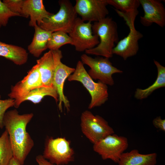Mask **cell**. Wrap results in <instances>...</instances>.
<instances>
[{
	"label": "cell",
	"instance_id": "cell-1",
	"mask_svg": "<svg viewBox=\"0 0 165 165\" xmlns=\"http://www.w3.org/2000/svg\"><path fill=\"white\" fill-rule=\"evenodd\" d=\"M33 116L32 113L20 114L14 109L6 112L4 116L3 125L9 134L13 157L21 165H24L34 146V141L26 130Z\"/></svg>",
	"mask_w": 165,
	"mask_h": 165
},
{
	"label": "cell",
	"instance_id": "cell-2",
	"mask_svg": "<svg viewBox=\"0 0 165 165\" xmlns=\"http://www.w3.org/2000/svg\"><path fill=\"white\" fill-rule=\"evenodd\" d=\"M94 34L100 38L99 43L94 48L85 51L86 54L110 58L113 56L115 43L119 41L116 23L110 17H106L92 25Z\"/></svg>",
	"mask_w": 165,
	"mask_h": 165
},
{
	"label": "cell",
	"instance_id": "cell-3",
	"mask_svg": "<svg viewBox=\"0 0 165 165\" xmlns=\"http://www.w3.org/2000/svg\"><path fill=\"white\" fill-rule=\"evenodd\" d=\"M68 80L80 82L88 91L91 97L88 107L90 109L101 106L108 99L107 85L100 81L97 82H94L88 75L81 61H78L74 72L68 77Z\"/></svg>",
	"mask_w": 165,
	"mask_h": 165
},
{
	"label": "cell",
	"instance_id": "cell-4",
	"mask_svg": "<svg viewBox=\"0 0 165 165\" xmlns=\"http://www.w3.org/2000/svg\"><path fill=\"white\" fill-rule=\"evenodd\" d=\"M59 4L60 9L58 11L44 19L38 26L44 30L52 32L62 31L68 34L77 17V14L69 0H60Z\"/></svg>",
	"mask_w": 165,
	"mask_h": 165
},
{
	"label": "cell",
	"instance_id": "cell-5",
	"mask_svg": "<svg viewBox=\"0 0 165 165\" xmlns=\"http://www.w3.org/2000/svg\"><path fill=\"white\" fill-rule=\"evenodd\" d=\"M70 144L65 137H47L42 156L54 164H68L74 160V152Z\"/></svg>",
	"mask_w": 165,
	"mask_h": 165
},
{
	"label": "cell",
	"instance_id": "cell-6",
	"mask_svg": "<svg viewBox=\"0 0 165 165\" xmlns=\"http://www.w3.org/2000/svg\"><path fill=\"white\" fill-rule=\"evenodd\" d=\"M80 126L82 133L94 144L114 133L113 129L105 119L88 110L82 113Z\"/></svg>",
	"mask_w": 165,
	"mask_h": 165
},
{
	"label": "cell",
	"instance_id": "cell-7",
	"mask_svg": "<svg viewBox=\"0 0 165 165\" xmlns=\"http://www.w3.org/2000/svg\"><path fill=\"white\" fill-rule=\"evenodd\" d=\"M109 59L99 56L93 58L86 54L81 56L82 63L90 68L88 73L93 79H97L106 85L112 86L114 83L112 75L123 71L113 66Z\"/></svg>",
	"mask_w": 165,
	"mask_h": 165
},
{
	"label": "cell",
	"instance_id": "cell-8",
	"mask_svg": "<svg viewBox=\"0 0 165 165\" xmlns=\"http://www.w3.org/2000/svg\"><path fill=\"white\" fill-rule=\"evenodd\" d=\"M91 22H84L77 17L68 33L72 40L71 45L76 51L83 52L92 49L99 43V37L93 32Z\"/></svg>",
	"mask_w": 165,
	"mask_h": 165
},
{
	"label": "cell",
	"instance_id": "cell-9",
	"mask_svg": "<svg viewBox=\"0 0 165 165\" xmlns=\"http://www.w3.org/2000/svg\"><path fill=\"white\" fill-rule=\"evenodd\" d=\"M128 146L127 138L115 134L109 135L94 144L93 150L103 160L110 159L118 163Z\"/></svg>",
	"mask_w": 165,
	"mask_h": 165
},
{
	"label": "cell",
	"instance_id": "cell-10",
	"mask_svg": "<svg viewBox=\"0 0 165 165\" xmlns=\"http://www.w3.org/2000/svg\"><path fill=\"white\" fill-rule=\"evenodd\" d=\"M55 63V68L53 79V85L56 88L58 96L59 110L62 112V104L63 103L68 112L70 111L69 101L64 93V86L65 81L73 73L75 68L69 67L61 61L63 57L62 52L59 50H52Z\"/></svg>",
	"mask_w": 165,
	"mask_h": 165
},
{
	"label": "cell",
	"instance_id": "cell-11",
	"mask_svg": "<svg viewBox=\"0 0 165 165\" xmlns=\"http://www.w3.org/2000/svg\"><path fill=\"white\" fill-rule=\"evenodd\" d=\"M107 0H76L74 6L77 14L83 21L98 22L109 14Z\"/></svg>",
	"mask_w": 165,
	"mask_h": 165
},
{
	"label": "cell",
	"instance_id": "cell-12",
	"mask_svg": "<svg viewBox=\"0 0 165 165\" xmlns=\"http://www.w3.org/2000/svg\"><path fill=\"white\" fill-rule=\"evenodd\" d=\"M144 11L140 16V22L144 26L149 27L154 23L161 27L165 26V8L161 1L139 0Z\"/></svg>",
	"mask_w": 165,
	"mask_h": 165
},
{
	"label": "cell",
	"instance_id": "cell-13",
	"mask_svg": "<svg viewBox=\"0 0 165 165\" xmlns=\"http://www.w3.org/2000/svg\"><path fill=\"white\" fill-rule=\"evenodd\" d=\"M43 86L40 74L36 64L23 79L12 86L8 96L10 98L16 100L26 96L34 89Z\"/></svg>",
	"mask_w": 165,
	"mask_h": 165
},
{
	"label": "cell",
	"instance_id": "cell-14",
	"mask_svg": "<svg viewBox=\"0 0 165 165\" xmlns=\"http://www.w3.org/2000/svg\"><path fill=\"white\" fill-rule=\"evenodd\" d=\"M129 28L130 31L128 35L119 41L112 50L113 54L121 57L124 60L137 54L139 49L138 41L143 37L134 26Z\"/></svg>",
	"mask_w": 165,
	"mask_h": 165
},
{
	"label": "cell",
	"instance_id": "cell-15",
	"mask_svg": "<svg viewBox=\"0 0 165 165\" xmlns=\"http://www.w3.org/2000/svg\"><path fill=\"white\" fill-rule=\"evenodd\" d=\"M52 14L46 10L42 0H25L20 15L27 18L30 17L29 25L34 27Z\"/></svg>",
	"mask_w": 165,
	"mask_h": 165
},
{
	"label": "cell",
	"instance_id": "cell-16",
	"mask_svg": "<svg viewBox=\"0 0 165 165\" xmlns=\"http://www.w3.org/2000/svg\"><path fill=\"white\" fill-rule=\"evenodd\" d=\"M108 5L112 6L128 27L134 25L136 18L138 14V9L140 5L139 0H107Z\"/></svg>",
	"mask_w": 165,
	"mask_h": 165
},
{
	"label": "cell",
	"instance_id": "cell-17",
	"mask_svg": "<svg viewBox=\"0 0 165 165\" xmlns=\"http://www.w3.org/2000/svg\"><path fill=\"white\" fill-rule=\"evenodd\" d=\"M36 62L43 85L48 86H53L55 63L52 50H49L44 53Z\"/></svg>",
	"mask_w": 165,
	"mask_h": 165
},
{
	"label": "cell",
	"instance_id": "cell-18",
	"mask_svg": "<svg viewBox=\"0 0 165 165\" xmlns=\"http://www.w3.org/2000/svg\"><path fill=\"white\" fill-rule=\"evenodd\" d=\"M157 154L156 153L143 154L137 149L123 152L118 162L119 165H156Z\"/></svg>",
	"mask_w": 165,
	"mask_h": 165
},
{
	"label": "cell",
	"instance_id": "cell-19",
	"mask_svg": "<svg viewBox=\"0 0 165 165\" xmlns=\"http://www.w3.org/2000/svg\"><path fill=\"white\" fill-rule=\"evenodd\" d=\"M0 56L18 65L25 64L28 59V53L24 48L17 46L7 44L0 41Z\"/></svg>",
	"mask_w": 165,
	"mask_h": 165
},
{
	"label": "cell",
	"instance_id": "cell-20",
	"mask_svg": "<svg viewBox=\"0 0 165 165\" xmlns=\"http://www.w3.org/2000/svg\"><path fill=\"white\" fill-rule=\"evenodd\" d=\"M47 96L53 98L56 102L59 101L57 92L53 85L50 86H43L32 90L24 97L15 100L14 107L17 108L22 102L26 101H31L34 104H38Z\"/></svg>",
	"mask_w": 165,
	"mask_h": 165
},
{
	"label": "cell",
	"instance_id": "cell-21",
	"mask_svg": "<svg viewBox=\"0 0 165 165\" xmlns=\"http://www.w3.org/2000/svg\"><path fill=\"white\" fill-rule=\"evenodd\" d=\"M34 28V37L31 42L28 46V49L34 57H38L47 49V44L52 32L42 29L38 25Z\"/></svg>",
	"mask_w": 165,
	"mask_h": 165
},
{
	"label": "cell",
	"instance_id": "cell-22",
	"mask_svg": "<svg viewBox=\"0 0 165 165\" xmlns=\"http://www.w3.org/2000/svg\"><path fill=\"white\" fill-rule=\"evenodd\" d=\"M154 62L157 70V78L153 84L148 87L144 89L138 88L136 89L134 97L137 99H145L155 90L165 86V67L155 60Z\"/></svg>",
	"mask_w": 165,
	"mask_h": 165
},
{
	"label": "cell",
	"instance_id": "cell-23",
	"mask_svg": "<svg viewBox=\"0 0 165 165\" xmlns=\"http://www.w3.org/2000/svg\"><path fill=\"white\" fill-rule=\"evenodd\" d=\"M13 157L9 134L5 130L0 136V165H9Z\"/></svg>",
	"mask_w": 165,
	"mask_h": 165
},
{
	"label": "cell",
	"instance_id": "cell-24",
	"mask_svg": "<svg viewBox=\"0 0 165 165\" xmlns=\"http://www.w3.org/2000/svg\"><path fill=\"white\" fill-rule=\"evenodd\" d=\"M71 43V39L67 33L62 31H57L52 33L47 42V48L50 50H56L65 45Z\"/></svg>",
	"mask_w": 165,
	"mask_h": 165
},
{
	"label": "cell",
	"instance_id": "cell-25",
	"mask_svg": "<svg viewBox=\"0 0 165 165\" xmlns=\"http://www.w3.org/2000/svg\"><path fill=\"white\" fill-rule=\"evenodd\" d=\"M16 16H21L11 11L3 2L0 0V28L7 25L10 18Z\"/></svg>",
	"mask_w": 165,
	"mask_h": 165
},
{
	"label": "cell",
	"instance_id": "cell-26",
	"mask_svg": "<svg viewBox=\"0 0 165 165\" xmlns=\"http://www.w3.org/2000/svg\"><path fill=\"white\" fill-rule=\"evenodd\" d=\"M0 95V129L3 127V120L6 111L9 108L14 106L15 100L10 98L5 100L1 99Z\"/></svg>",
	"mask_w": 165,
	"mask_h": 165
},
{
	"label": "cell",
	"instance_id": "cell-27",
	"mask_svg": "<svg viewBox=\"0 0 165 165\" xmlns=\"http://www.w3.org/2000/svg\"><path fill=\"white\" fill-rule=\"evenodd\" d=\"M24 1L23 0H4L2 2L11 11L20 15Z\"/></svg>",
	"mask_w": 165,
	"mask_h": 165
},
{
	"label": "cell",
	"instance_id": "cell-28",
	"mask_svg": "<svg viewBox=\"0 0 165 165\" xmlns=\"http://www.w3.org/2000/svg\"><path fill=\"white\" fill-rule=\"evenodd\" d=\"M152 123L156 128L164 132L165 131V119H162L160 116L154 119Z\"/></svg>",
	"mask_w": 165,
	"mask_h": 165
},
{
	"label": "cell",
	"instance_id": "cell-29",
	"mask_svg": "<svg viewBox=\"0 0 165 165\" xmlns=\"http://www.w3.org/2000/svg\"><path fill=\"white\" fill-rule=\"evenodd\" d=\"M35 159L38 165H56L48 161L42 155H39L37 156Z\"/></svg>",
	"mask_w": 165,
	"mask_h": 165
},
{
	"label": "cell",
	"instance_id": "cell-30",
	"mask_svg": "<svg viewBox=\"0 0 165 165\" xmlns=\"http://www.w3.org/2000/svg\"><path fill=\"white\" fill-rule=\"evenodd\" d=\"M9 165H21L19 162L13 157L12 158Z\"/></svg>",
	"mask_w": 165,
	"mask_h": 165
}]
</instances>
